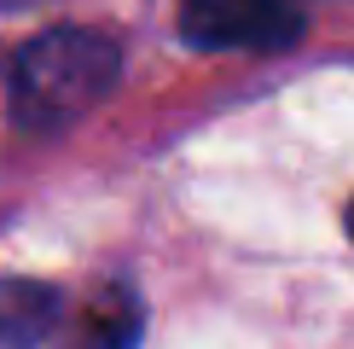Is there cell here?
Returning a JSON list of instances; mask_svg holds the SVG:
<instances>
[{"instance_id":"1","label":"cell","mask_w":354,"mask_h":349,"mask_svg":"<svg viewBox=\"0 0 354 349\" xmlns=\"http://www.w3.org/2000/svg\"><path fill=\"white\" fill-rule=\"evenodd\" d=\"M116 76H122V47L105 29H87V24L47 29L12 58V116L24 128L76 123L111 99Z\"/></svg>"},{"instance_id":"2","label":"cell","mask_w":354,"mask_h":349,"mask_svg":"<svg viewBox=\"0 0 354 349\" xmlns=\"http://www.w3.org/2000/svg\"><path fill=\"white\" fill-rule=\"evenodd\" d=\"M180 35L203 53H273L302 35L297 0H180Z\"/></svg>"},{"instance_id":"3","label":"cell","mask_w":354,"mask_h":349,"mask_svg":"<svg viewBox=\"0 0 354 349\" xmlns=\"http://www.w3.org/2000/svg\"><path fill=\"white\" fill-rule=\"evenodd\" d=\"M145 332L140 297L128 285H99L93 297L70 314V338L64 349H134Z\"/></svg>"},{"instance_id":"4","label":"cell","mask_w":354,"mask_h":349,"mask_svg":"<svg viewBox=\"0 0 354 349\" xmlns=\"http://www.w3.org/2000/svg\"><path fill=\"white\" fill-rule=\"evenodd\" d=\"M58 320V291L35 280H0V343L29 349L53 332Z\"/></svg>"},{"instance_id":"5","label":"cell","mask_w":354,"mask_h":349,"mask_svg":"<svg viewBox=\"0 0 354 349\" xmlns=\"http://www.w3.org/2000/svg\"><path fill=\"white\" fill-rule=\"evenodd\" d=\"M348 233H354V210H348Z\"/></svg>"}]
</instances>
